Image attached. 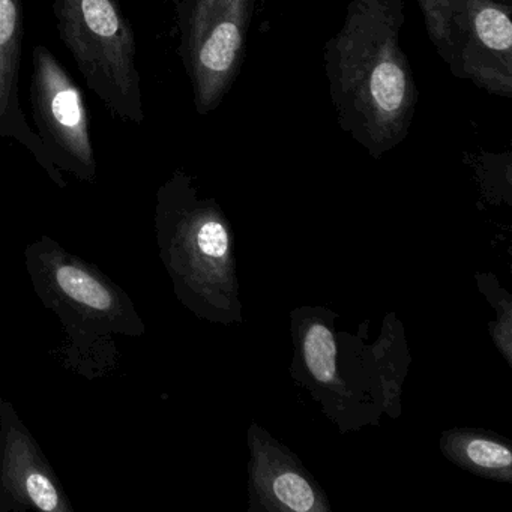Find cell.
<instances>
[{"instance_id":"cell-1","label":"cell","mask_w":512,"mask_h":512,"mask_svg":"<svg viewBox=\"0 0 512 512\" xmlns=\"http://www.w3.org/2000/svg\"><path fill=\"white\" fill-rule=\"evenodd\" d=\"M404 20L403 0H352L323 52L338 125L376 160L406 139L418 106Z\"/></svg>"},{"instance_id":"cell-2","label":"cell","mask_w":512,"mask_h":512,"mask_svg":"<svg viewBox=\"0 0 512 512\" xmlns=\"http://www.w3.org/2000/svg\"><path fill=\"white\" fill-rule=\"evenodd\" d=\"M25 263L38 299L64 329L59 350L64 367L89 380L115 370L121 356L116 337L134 338L146 332L128 293L50 236L26 247Z\"/></svg>"},{"instance_id":"cell-3","label":"cell","mask_w":512,"mask_h":512,"mask_svg":"<svg viewBox=\"0 0 512 512\" xmlns=\"http://www.w3.org/2000/svg\"><path fill=\"white\" fill-rule=\"evenodd\" d=\"M56 28L88 88L118 118L145 121L134 29L119 0H53Z\"/></svg>"},{"instance_id":"cell-4","label":"cell","mask_w":512,"mask_h":512,"mask_svg":"<svg viewBox=\"0 0 512 512\" xmlns=\"http://www.w3.org/2000/svg\"><path fill=\"white\" fill-rule=\"evenodd\" d=\"M452 76L512 97V0H416Z\"/></svg>"},{"instance_id":"cell-5","label":"cell","mask_w":512,"mask_h":512,"mask_svg":"<svg viewBox=\"0 0 512 512\" xmlns=\"http://www.w3.org/2000/svg\"><path fill=\"white\" fill-rule=\"evenodd\" d=\"M181 53L199 115L214 112L238 79L256 0H173Z\"/></svg>"},{"instance_id":"cell-6","label":"cell","mask_w":512,"mask_h":512,"mask_svg":"<svg viewBox=\"0 0 512 512\" xmlns=\"http://www.w3.org/2000/svg\"><path fill=\"white\" fill-rule=\"evenodd\" d=\"M31 103L38 136L59 173L94 182L97 160L82 91L43 44L32 52ZM64 176V175H62Z\"/></svg>"},{"instance_id":"cell-7","label":"cell","mask_w":512,"mask_h":512,"mask_svg":"<svg viewBox=\"0 0 512 512\" xmlns=\"http://www.w3.org/2000/svg\"><path fill=\"white\" fill-rule=\"evenodd\" d=\"M64 485L17 413L0 398V512H73Z\"/></svg>"},{"instance_id":"cell-8","label":"cell","mask_w":512,"mask_h":512,"mask_svg":"<svg viewBox=\"0 0 512 512\" xmlns=\"http://www.w3.org/2000/svg\"><path fill=\"white\" fill-rule=\"evenodd\" d=\"M22 0H0V137L25 146L47 175L65 187V179L50 160L40 136L26 121L20 106V62L23 46Z\"/></svg>"},{"instance_id":"cell-9","label":"cell","mask_w":512,"mask_h":512,"mask_svg":"<svg viewBox=\"0 0 512 512\" xmlns=\"http://www.w3.org/2000/svg\"><path fill=\"white\" fill-rule=\"evenodd\" d=\"M305 361L319 382L328 383L335 377V343L326 326H311L304 338Z\"/></svg>"},{"instance_id":"cell-10","label":"cell","mask_w":512,"mask_h":512,"mask_svg":"<svg viewBox=\"0 0 512 512\" xmlns=\"http://www.w3.org/2000/svg\"><path fill=\"white\" fill-rule=\"evenodd\" d=\"M274 493L292 511L305 512L314 508L313 488L298 473H283L274 482Z\"/></svg>"},{"instance_id":"cell-11","label":"cell","mask_w":512,"mask_h":512,"mask_svg":"<svg viewBox=\"0 0 512 512\" xmlns=\"http://www.w3.org/2000/svg\"><path fill=\"white\" fill-rule=\"evenodd\" d=\"M466 452L472 463L487 469H506L512 463L511 451L502 443L491 440H472L467 445Z\"/></svg>"}]
</instances>
